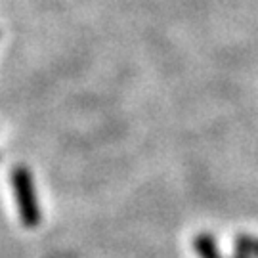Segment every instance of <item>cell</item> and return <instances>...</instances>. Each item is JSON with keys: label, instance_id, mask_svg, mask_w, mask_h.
<instances>
[{"label": "cell", "instance_id": "cell-1", "mask_svg": "<svg viewBox=\"0 0 258 258\" xmlns=\"http://www.w3.org/2000/svg\"><path fill=\"white\" fill-rule=\"evenodd\" d=\"M12 185L18 201V211L21 224L25 228H35L40 222V209H38L37 191H35V182L33 174L27 166L18 165L12 170Z\"/></svg>", "mask_w": 258, "mask_h": 258}, {"label": "cell", "instance_id": "cell-2", "mask_svg": "<svg viewBox=\"0 0 258 258\" xmlns=\"http://www.w3.org/2000/svg\"><path fill=\"white\" fill-rule=\"evenodd\" d=\"M194 249L199 252L201 258H220V252H218V247H216V239L209 233H199L195 237Z\"/></svg>", "mask_w": 258, "mask_h": 258}, {"label": "cell", "instance_id": "cell-3", "mask_svg": "<svg viewBox=\"0 0 258 258\" xmlns=\"http://www.w3.org/2000/svg\"><path fill=\"white\" fill-rule=\"evenodd\" d=\"M235 249L239 254H256L258 256V237L250 235H237L235 237Z\"/></svg>", "mask_w": 258, "mask_h": 258}, {"label": "cell", "instance_id": "cell-4", "mask_svg": "<svg viewBox=\"0 0 258 258\" xmlns=\"http://www.w3.org/2000/svg\"><path fill=\"white\" fill-rule=\"evenodd\" d=\"M233 258H249V254H239V252H237V254H235Z\"/></svg>", "mask_w": 258, "mask_h": 258}]
</instances>
